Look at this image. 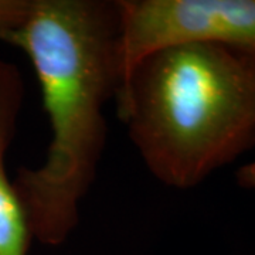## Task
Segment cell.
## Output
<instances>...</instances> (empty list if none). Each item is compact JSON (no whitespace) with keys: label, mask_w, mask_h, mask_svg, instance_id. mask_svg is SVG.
Listing matches in <instances>:
<instances>
[{"label":"cell","mask_w":255,"mask_h":255,"mask_svg":"<svg viewBox=\"0 0 255 255\" xmlns=\"http://www.w3.org/2000/svg\"><path fill=\"white\" fill-rule=\"evenodd\" d=\"M0 41L28 57L51 130L44 162L20 169L14 184L33 240L61 246L80 223L107 143L105 105L118 94L117 1L30 0Z\"/></svg>","instance_id":"6da1fadb"},{"label":"cell","mask_w":255,"mask_h":255,"mask_svg":"<svg viewBox=\"0 0 255 255\" xmlns=\"http://www.w3.org/2000/svg\"><path fill=\"white\" fill-rule=\"evenodd\" d=\"M23 95L18 68L0 58V255H28L33 240L27 213L6 167Z\"/></svg>","instance_id":"277c9868"},{"label":"cell","mask_w":255,"mask_h":255,"mask_svg":"<svg viewBox=\"0 0 255 255\" xmlns=\"http://www.w3.org/2000/svg\"><path fill=\"white\" fill-rule=\"evenodd\" d=\"M236 182L244 190L255 191V160L238 169L236 173Z\"/></svg>","instance_id":"8992f818"},{"label":"cell","mask_w":255,"mask_h":255,"mask_svg":"<svg viewBox=\"0 0 255 255\" xmlns=\"http://www.w3.org/2000/svg\"><path fill=\"white\" fill-rule=\"evenodd\" d=\"M30 0H0V31L14 27L24 18Z\"/></svg>","instance_id":"5b68a950"},{"label":"cell","mask_w":255,"mask_h":255,"mask_svg":"<svg viewBox=\"0 0 255 255\" xmlns=\"http://www.w3.org/2000/svg\"><path fill=\"white\" fill-rule=\"evenodd\" d=\"M119 90L164 47H224L255 65V0H118Z\"/></svg>","instance_id":"3957f363"},{"label":"cell","mask_w":255,"mask_h":255,"mask_svg":"<svg viewBox=\"0 0 255 255\" xmlns=\"http://www.w3.org/2000/svg\"><path fill=\"white\" fill-rule=\"evenodd\" d=\"M121 121L153 177L189 190L255 146V65L224 47H164L117 94Z\"/></svg>","instance_id":"7a4b0ae2"}]
</instances>
